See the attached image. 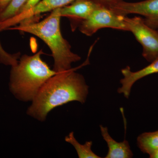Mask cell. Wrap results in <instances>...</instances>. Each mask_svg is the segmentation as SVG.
I'll use <instances>...</instances> for the list:
<instances>
[{
    "instance_id": "cell-12",
    "label": "cell",
    "mask_w": 158,
    "mask_h": 158,
    "mask_svg": "<svg viewBox=\"0 0 158 158\" xmlns=\"http://www.w3.org/2000/svg\"><path fill=\"white\" fill-rule=\"evenodd\" d=\"M65 141L70 143L75 148L78 157L80 158H100L92 151L91 147L92 142L87 141L85 144L79 143L74 136L73 132H71L65 138Z\"/></svg>"
},
{
    "instance_id": "cell-3",
    "label": "cell",
    "mask_w": 158,
    "mask_h": 158,
    "mask_svg": "<svg viewBox=\"0 0 158 158\" xmlns=\"http://www.w3.org/2000/svg\"><path fill=\"white\" fill-rule=\"evenodd\" d=\"M40 50L32 56L24 55L11 66L9 89L20 101H32L46 82L58 73L41 59Z\"/></svg>"
},
{
    "instance_id": "cell-15",
    "label": "cell",
    "mask_w": 158,
    "mask_h": 158,
    "mask_svg": "<svg viewBox=\"0 0 158 158\" xmlns=\"http://www.w3.org/2000/svg\"><path fill=\"white\" fill-rule=\"evenodd\" d=\"M98 5L110 8V6L121 2L122 0H90Z\"/></svg>"
},
{
    "instance_id": "cell-4",
    "label": "cell",
    "mask_w": 158,
    "mask_h": 158,
    "mask_svg": "<svg viewBox=\"0 0 158 158\" xmlns=\"http://www.w3.org/2000/svg\"><path fill=\"white\" fill-rule=\"evenodd\" d=\"M127 31L131 32L142 46V56L150 62L158 59V32L147 25L144 19L124 16Z\"/></svg>"
},
{
    "instance_id": "cell-8",
    "label": "cell",
    "mask_w": 158,
    "mask_h": 158,
    "mask_svg": "<svg viewBox=\"0 0 158 158\" xmlns=\"http://www.w3.org/2000/svg\"><path fill=\"white\" fill-rule=\"evenodd\" d=\"M121 73L123 77L120 80L121 87L118 88L117 91L128 98L132 87L136 82L148 76L158 73V59L151 62L150 64L144 68L136 72L132 71L129 66H127L122 69Z\"/></svg>"
},
{
    "instance_id": "cell-11",
    "label": "cell",
    "mask_w": 158,
    "mask_h": 158,
    "mask_svg": "<svg viewBox=\"0 0 158 158\" xmlns=\"http://www.w3.org/2000/svg\"><path fill=\"white\" fill-rule=\"evenodd\" d=\"M137 144L142 152L151 155L158 149V130L141 134L137 138Z\"/></svg>"
},
{
    "instance_id": "cell-2",
    "label": "cell",
    "mask_w": 158,
    "mask_h": 158,
    "mask_svg": "<svg viewBox=\"0 0 158 158\" xmlns=\"http://www.w3.org/2000/svg\"><path fill=\"white\" fill-rule=\"evenodd\" d=\"M61 17L58 8L41 21L21 23L7 29L33 34L42 40L52 52L53 70L58 73L71 69L72 64L81 59L79 55L72 51L69 43L62 36L60 28Z\"/></svg>"
},
{
    "instance_id": "cell-17",
    "label": "cell",
    "mask_w": 158,
    "mask_h": 158,
    "mask_svg": "<svg viewBox=\"0 0 158 158\" xmlns=\"http://www.w3.org/2000/svg\"><path fill=\"white\" fill-rule=\"evenodd\" d=\"M11 1V0H0V12L6 9Z\"/></svg>"
},
{
    "instance_id": "cell-10",
    "label": "cell",
    "mask_w": 158,
    "mask_h": 158,
    "mask_svg": "<svg viewBox=\"0 0 158 158\" xmlns=\"http://www.w3.org/2000/svg\"><path fill=\"white\" fill-rule=\"evenodd\" d=\"M101 132L104 140L106 142L108 147L107 154L106 158H131L133 153L128 141L125 140L118 142L110 136L107 127L100 126Z\"/></svg>"
},
{
    "instance_id": "cell-6",
    "label": "cell",
    "mask_w": 158,
    "mask_h": 158,
    "mask_svg": "<svg viewBox=\"0 0 158 158\" xmlns=\"http://www.w3.org/2000/svg\"><path fill=\"white\" fill-rule=\"evenodd\" d=\"M109 8L122 16L130 14L142 15L147 25L155 30L158 27V0H145L137 2L122 1Z\"/></svg>"
},
{
    "instance_id": "cell-14",
    "label": "cell",
    "mask_w": 158,
    "mask_h": 158,
    "mask_svg": "<svg viewBox=\"0 0 158 158\" xmlns=\"http://www.w3.org/2000/svg\"><path fill=\"white\" fill-rule=\"evenodd\" d=\"M20 56L19 52L13 54L7 52L3 48L0 42V63L6 65L13 66L17 64Z\"/></svg>"
},
{
    "instance_id": "cell-19",
    "label": "cell",
    "mask_w": 158,
    "mask_h": 158,
    "mask_svg": "<svg viewBox=\"0 0 158 158\" xmlns=\"http://www.w3.org/2000/svg\"><path fill=\"white\" fill-rule=\"evenodd\" d=\"M156 30H157V31L158 32V27H157V28Z\"/></svg>"
},
{
    "instance_id": "cell-9",
    "label": "cell",
    "mask_w": 158,
    "mask_h": 158,
    "mask_svg": "<svg viewBox=\"0 0 158 158\" xmlns=\"http://www.w3.org/2000/svg\"><path fill=\"white\" fill-rule=\"evenodd\" d=\"M99 6L90 0H75L69 5L59 8V12L61 17L69 18L81 23L87 19Z\"/></svg>"
},
{
    "instance_id": "cell-1",
    "label": "cell",
    "mask_w": 158,
    "mask_h": 158,
    "mask_svg": "<svg viewBox=\"0 0 158 158\" xmlns=\"http://www.w3.org/2000/svg\"><path fill=\"white\" fill-rule=\"evenodd\" d=\"M77 69L59 73L51 77L40 88L27 110L28 115L44 121L48 113L69 102L84 104L89 91L84 77Z\"/></svg>"
},
{
    "instance_id": "cell-16",
    "label": "cell",
    "mask_w": 158,
    "mask_h": 158,
    "mask_svg": "<svg viewBox=\"0 0 158 158\" xmlns=\"http://www.w3.org/2000/svg\"><path fill=\"white\" fill-rule=\"evenodd\" d=\"M40 1L41 0H28L27 2L23 6L22 8L21 9L19 12L17 14L31 9L38 4Z\"/></svg>"
},
{
    "instance_id": "cell-7",
    "label": "cell",
    "mask_w": 158,
    "mask_h": 158,
    "mask_svg": "<svg viewBox=\"0 0 158 158\" xmlns=\"http://www.w3.org/2000/svg\"><path fill=\"white\" fill-rule=\"evenodd\" d=\"M75 0H41L38 4L28 10L16 15L14 17L0 22V32L11 27L30 20L42 13L69 5Z\"/></svg>"
},
{
    "instance_id": "cell-13",
    "label": "cell",
    "mask_w": 158,
    "mask_h": 158,
    "mask_svg": "<svg viewBox=\"0 0 158 158\" xmlns=\"http://www.w3.org/2000/svg\"><path fill=\"white\" fill-rule=\"evenodd\" d=\"M27 1L28 0H11L6 9L0 12V22L16 15Z\"/></svg>"
},
{
    "instance_id": "cell-5",
    "label": "cell",
    "mask_w": 158,
    "mask_h": 158,
    "mask_svg": "<svg viewBox=\"0 0 158 158\" xmlns=\"http://www.w3.org/2000/svg\"><path fill=\"white\" fill-rule=\"evenodd\" d=\"M104 28L127 31L124 16L118 15L107 7L99 6L87 19L80 23L79 30L86 36H91Z\"/></svg>"
},
{
    "instance_id": "cell-18",
    "label": "cell",
    "mask_w": 158,
    "mask_h": 158,
    "mask_svg": "<svg viewBox=\"0 0 158 158\" xmlns=\"http://www.w3.org/2000/svg\"><path fill=\"white\" fill-rule=\"evenodd\" d=\"M150 158H158V149L149 156Z\"/></svg>"
}]
</instances>
